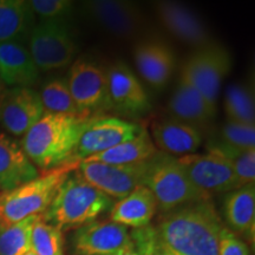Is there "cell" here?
<instances>
[{
  "instance_id": "cell-1",
  "label": "cell",
  "mask_w": 255,
  "mask_h": 255,
  "mask_svg": "<svg viewBox=\"0 0 255 255\" xmlns=\"http://www.w3.org/2000/svg\"><path fill=\"white\" fill-rule=\"evenodd\" d=\"M223 227L210 199L164 213L159 221V245L171 255H219Z\"/></svg>"
},
{
  "instance_id": "cell-2",
  "label": "cell",
  "mask_w": 255,
  "mask_h": 255,
  "mask_svg": "<svg viewBox=\"0 0 255 255\" xmlns=\"http://www.w3.org/2000/svg\"><path fill=\"white\" fill-rule=\"evenodd\" d=\"M92 119V117H91ZM90 119L46 113L23 136L20 144L36 168L43 171L73 161V152Z\"/></svg>"
},
{
  "instance_id": "cell-3",
  "label": "cell",
  "mask_w": 255,
  "mask_h": 255,
  "mask_svg": "<svg viewBox=\"0 0 255 255\" xmlns=\"http://www.w3.org/2000/svg\"><path fill=\"white\" fill-rule=\"evenodd\" d=\"M72 244L77 255H151L159 246L156 228L130 231L113 221H94L77 228Z\"/></svg>"
},
{
  "instance_id": "cell-4",
  "label": "cell",
  "mask_w": 255,
  "mask_h": 255,
  "mask_svg": "<svg viewBox=\"0 0 255 255\" xmlns=\"http://www.w3.org/2000/svg\"><path fill=\"white\" fill-rule=\"evenodd\" d=\"M113 208V199L85 181L76 169L62 183L43 219L60 231L79 228L96 221Z\"/></svg>"
},
{
  "instance_id": "cell-5",
  "label": "cell",
  "mask_w": 255,
  "mask_h": 255,
  "mask_svg": "<svg viewBox=\"0 0 255 255\" xmlns=\"http://www.w3.org/2000/svg\"><path fill=\"white\" fill-rule=\"evenodd\" d=\"M78 164L79 161H70L14 189L0 191V228L45 213L59 187Z\"/></svg>"
},
{
  "instance_id": "cell-6",
  "label": "cell",
  "mask_w": 255,
  "mask_h": 255,
  "mask_svg": "<svg viewBox=\"0 0 255 255\" xmlns=\"http://www.w3.org/2000/svg\"><path fill=\"white\" fill-rule=\"evenodd\" d=\"M143 186L154 194L157 207L163 213L187 203L210 199L190 182L178 158L161 151L149 159Z\"/></svg>"
},
{
  "instance_id": "cell-7",
  "label": "cell",
  "mask_w": 255,
  "mask_h": 255,
  "mask_svg": "<svg viewBox=\"0 0 255 255\" xmlns=\"http://www.w3.org/2000/svg\"><path fill=\"white\" fill-rule=\"evenodd\" d=\"M232 69L229 52L218 44L199 47L186 59L180 78L189 83L207 101L216 105L222 81Z\"/></svg>"
},
{
  "instance_id": "cell-8",
  "label": "cell",
  "mask_w": 255,
  "mask_h": 255,
  "mask_svg": "<svg viewBox=\"0 0 255 255\" xmlns=\"http://www.w3.org/2000/svg\"><path fill=\"white\" fill-rule=\"evenodd\" d=\"M76 43L65 23L43 21L32 28L30 53L39 71L62 69L72 62Z\"/></svg>"
},
{
  "instance_id": "cell-9",
  "label": "cell",
  "mask_w": 255,
  "mask_h": 255,
  "mask_svg": "<svg viewBox=\"0 0 255 255\" xmlns=\"http://www.w3.org/2000/svg\"><path fill=\"white\" fill-rule=\"evenodd\" d=\"M70 92L83 117L91 119L98 111L111 108L107 71L87 59H77L66 77Z\"/></svg>"
},
{
  "instance_id": "cell-10",
  "label": "cell",
  "mask_w": 255,
  "mask_h": 255,
  "mask_svg": "<svg viewBox=\"0 0 255 255\" xmlns=\"http://www.w3.org/2000/svg\"><path fill=\"white\" fill-rule=\"evenodd\" d=\"M178 162L190 182L207 196L239 188L232 162L221 155L189 154L178 157Z\"/></svg>"
},
{
  "instance_id": "cell-11",
  "label": "cell",
  "mask_w": 255,
  "mask_h": 255,
  "mask_svg": "<svg viewBox=\"0 0 255 255\" xmlns=\"http://www.w3.org/2000/svg\"><path fill=\"white\" fill-rule=\"evenodd\" d=\"M142 129L138 124L117 117H92L83 129L72 159L82 162L91 156L109 150L136 137Z\"/></svg>"
},
{
  "instance_id": "cell-12",
  "label": "cell",
  "mask_w": 255,
  "mask_h": 255,
  "mask_svg": "<svg viewBox=\"0 0 255 255\" xmlns=\"http://www.w3.org/2000/svg\"><path fill=\"white\" fill-rule=\"evenodd\" d=\"M149 161L131 165L100 162H79L77 171L91 186L110 199H123L135 188L143 186Z\"/></svg>"
},
{
  "instance_id": "cell-13",
  "label": "cell",
  "mask_w": 255,
  "mask_h": 255,
  "mask_svg": "<svg viewBox=\"0 0 255 255\" xmlns=\"http://www.w3.org/2000/svg\"><path fill=\"white\" fill-rule=\"evenodd\" d=\"M45 114L39 92L31 88L6 90L1 108L2 127L13 136H24Z\"/></svg>"
},
{
  "instance_id": "cell-14",
  "label": "cell",
  "mask_w": 255,
  "mask_h": 255,
  "mask_svg": "<svg viewBox=\"0 0 255 255\" xmlns=\"http://www.w3.org/2000/svg\"><path fill=\"white\" fill-rule=\"evenodd\" d=\"M85 13L115 36L131 37L142 26V13L135 4L121 0H94L83 5Z\"/></svg>"
},
{
  "instance_id": "cell-15",
  "label": "cell",
  "mask_w": 255,
  "mask_h": 255,
  "mask_svg": "<svg viewBox=\"0 0 255 255\" xmlns=\"http://www.w3.org/2000/svg\"><path fill=\"white\" fill-rule=\"evenodd\" d=\"M111 108L129 114L146 113L151 104L148 95L129 66L115 63L107 71Z\"/></svg>"
},
{
  "instance_id": "cell-16",
  "label": "cell",
  "mask_w": 255,
  "mask_h": 255,
  "mask_svg": "<svg viewBox=\"0 0 255 255\" xmlns=\"http://www.w3.org/2000/svg\"><path fill=\"white\" fill-rule=\"evenodd\" d=\"M158 19L163 26L188 45H208L210 37L203 21L189 7L174 1H161L156 5Z\"/></svg>"
},
{
  "instance_id": "cell-17",
  "label": "cell",
  "mask_w": 255,
  "mask_h": 255,
  "mask_svg": "<svg viewBox=\"0 0 255 255\" xmlns=\"http://www.w3.org/2000/svg\"><path fill=\"white\" fill-rule=\"evenodd\" d=\"M150 130L156 149L168 155L194 154L202 143L201 130L175 117L154 121Z\"/></svg>"
},
{
  "instance_id": "cell-18",
  "label": "cell",
  "mask_w": 255,
  "mask_h": 255,
  "mask_svg": "<svg viewBox=\"0 0 255 255\" xmlns=\"http://www.w3.org/2000/svg\"><path fill=\"white\" fill-rule=\"evenodd\" d=\"M136 68L142 78L154 88L167 85L173 77L175 57L173 50L159 40H144L133 50Z\"/></svg>"
},
{
  "instance_id": "cell-19",
  "label": "cell",
  "mask_w": 255,
  "mask_h": 255,
  "mask_svg": "<svg viewBox=\"0 0 255 255\" xmlns=\"http://www.w3.org/2000/svg\"><path fill=\"white\" fill-rule=\"evenodd\" d=\"M39 176L20 142L0 130V189H14Z\"/></svg>"
},
{
  "instance_id": "cell-20",
  "label": "cell",
  "mask_w": 255,
  "mask_h": 255,
  "mask_svg": "<svg viewBox=\"0 0 255 255\" xmlns=\"http://www.w3.org/2000/svg\"><path fill=\"white\" fill-rule=\"evenodd\" d=\"M30 51L19 41L0 43V81L12 88H30L39 78Z\"/></svg>"
},
{
  "instance_id": "cell-21",
  "label": "cell",
  "mask_w": 255,
  "mask_h": 255,
  "mask_svg": "<svg viewBox=\"0 0 255 255\" xmlns=\"http://www.w3.org/2000/svg\"><path fill=\"white\" fill-rule=\"evenodd\" d=\"M168 110L175 119L189 123L200 130V127L212 122L216 115L213 105L189 83L178 79L177 87L169 100Z\"/></svg>"
},
{
  "instance_id": "cell-22",
  "label": "cell",
  "mask_w": 255,
  "mask_h": 255,
  "mask_svg": "<svg viewBox=\"0 0 255 255\" xmlns=\"http://www.w3.org/2000/svg\"><path fill=\"white\" fill-rule=\"evenodd\" d=\"M157 209L154 194L144 186L133 189L110 209V221L128 228H143L150 225Z\"/></svg>"
},
{
  "instance_id": "cell-23",
  "label": "cell",
  "mask_w": 255,
  "mask_h": 255,
  "mask_svg": "<svg viewBox=\"0 0 255 255\" xmlns=\"http://www.w3.org/2000/svg\"><path fill=\"white\" fill-rule=\"evenodd\" d=\"M225 219L233 231L253 240L255 226V186L247 184L228 191L223 202Z\"/></svg>"
},
{
  "instance_id": "cell-24",
  "label": "cell",
  "mask_w": 255,
  "mask_h": 255,
  "mask_svg": "<svg viewBox=\"0 0 255 255\" xmlns=\"http://www.w3.org/2000/svg\"><path fill=\"white\" fill-rule=\"evenodd\" d=\"M157 154V149L145 129L136 137L114 146L109 150L88 157L83 162H100L115 165H131L149 161Z\"/></svg>"
},
{
  "instance_id": "cell-25",
  "label": "cell",
  "mask_w": 255,
  "mask_h": 255,
  "mask_svg": "<svg viewBox=\"0 0 255 255\" xmlns=\"http://www.w3.org/2000/svg\"><path fill=\"white\" fill-rule=\"evenodd\" d=\"M34 13L24 0H0V43L19 41L31 33Z\"/></svg>"
},
{
  "instance_id": "cell-26",
  "label": "cell",
  "mask_w": 255,
  "mask_h": 255,
  "mask_svg": "<svg viewBox=\"0 0 255 255\" xmlns=\"http://www.w3.org/2000/svg\"><path fill=\"white\" fill-rule=\"evenodd\" d=\"M223 108L228 121L254 126L255 101L254 90L248 84H232L225 92Z\"/></svg>"
},
{
  "instance_id": "cell-27",
  "label": "cell",
  "mask_w": 255,
  "mask_h": 255,
  "mask_svg": "<svg viewBox=\"0 0 255 255\" xmlns=\"http://www.w3.org/2000/svg\"><path fill=\"white\" fill-rule=\"evenodd\" d=\"M39 95L46 113L82 116L70 92L66 78L56 77L49 79L43 85Z\"/></svg>"
},
{
  "instance_id": "cell-28",
  "label": "cell",
  "mask_w": 255,
  "mask_h": 255,
  "mask_svg": "<svg viewBox=\"0 0 255 255\" xmlns=\"http://www.w3.org/2000/svg\"><path fill=\"white\" fill-rule=\"evenodd\" d=\"M39 215L0 228V255H25L31 251V233Z\"/></svg>"
},
{
  "instance_id": "cell-29",
  "label": "cell",
  "mask_w": 255,
  "mask_h": 255,
  "mask_svg": "<svg viewBox=\"0 0 255 255\" xmlns=\"http://www.w3.org/2000/svg\"><path fill=\"white\" fill-rule=\"evenodd\" d=\"M31 251L36 255H64L62 231L39 215L31 233Z\"/></svg>"
},
{
  "instance_id": "cell-30",
  "label": "cell",
  "mask_w": 255,
  "mask_h": 255,
  "mask_svg": "<svg viewBox=\"0 0 255 255\" xmlns=\"http://www.w3.org/2000/svg\"><path fill=\"white\" fill-rule=\"evenodd\" d=\"M216 141L242 150L255 149V127L227 121L222 126Z\"/></svg>"
},
{
  "instance_id": "cell-31",
  "label": "cell",
  "mask_w": 255,
  "mask_h": 255,
  "mask_svg": "<svg viewBox=\"0 0 255 255\" xmlns=\"http://www.w3.org/2000/svg\"><path fill=\"white\" fill-rule=\"evenodd\" d=\"M28 2L33 13L39 15L43 21L65 23L72 15L73 4L70 0H31Z\"/></svg>"
},
{
  "instance_id": "cell-32",
  "label": "cell",
  "mask_w": 255,
  "mask_h": 255,
  "mask_svg": "<svg viewBox=\"0 0 255 255\" xmlns=\"http://www.w3.org/2000/svg\"><path fill=\"white\" fill-rule=\"evenodd\" d=\"M219 255H250L248 246L235 233L223 229L219 245Z\"/></svg>"
},
{
  "instance_id": "cell-33",
  "label": "cell",
  "mask_w": 255,
  "mask_h": 255,
  "mask_svg": "<svg viewBox=\"0 0 255 255\" xmlns=\"http://www.w3.org/2000/svg\"><path fill=\"white\" fill-rule=\"evenodd\" d=\"M5 95H6L5 85L0 82V119H1V108H2V102H4Z\"/></svg>"
},
{
  "instance_id": "cell-34",
  "label": "cell",
  "mask_w": 255,
  "mask_h": 255,
  "mask_svg": "<svg viewBox=\"0 0 255 255\" xmlns=\"http://www.w3.org/2000/svg\"><path fill=\"white\" fill-rule=\"evenodd\" d=\"M151 255H171V254L168 253V252L165 251L164 248L161 246V245H159V246L156 248V250L154 251V253H152Z\"/></svg>"
},
{
  "instance_id": "cell-35",
  "label": "cell",
  "mask_w": 255,
  "mask_h": 255,
  "mask_svg": "<svg viewBox=\"0 0 255 255\" xmlns=\"http://www.w3.org/2000/svg\"><path fill=\"white\" fill-rule=\"evenodd\" d=\"M25 255H36V254H34L33 252H32V251H30V252H27V253L25 254Z\"/></svg>"
}]
</instances>
